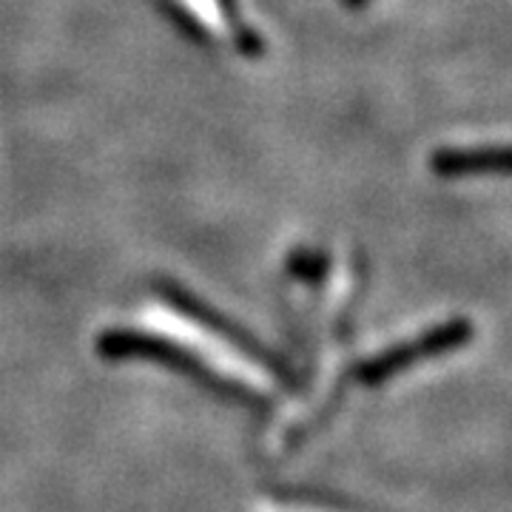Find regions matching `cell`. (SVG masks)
<instances>
[{
    "label": "cell",
    "instance_id": "cell-4",
    "mask_svg": "<svg viewBox=\"0 0 512 512\" xmlns=\"http://www.w3.org/2000/svg\"><path fill=\"white\" fill-rule=\"evenodd\" d=\"M510 151L504 146L490 148H447L436 151L433 171L441 177H461V174H487V171H507Z\"/></svg>",
    "mask_w": 512,
    "mask_h": 512
},
{
    "label": "cell",
    "instance_id": "cell-3",
    "mask_svg": "<svg viewBox=\"0 0 512 512\" xmlns=\"http://www.w3.org/2000/svg\"><path fill=\"white\" fill-rule=\"evenodd\" d=\"M473 339V325L467 319H453L447 325L427 330L424 336L413 339L410 345H396L387 348L379 356H370L362 365L356 367V379L362 384H379L396 373H402L407 367H413L416 362L433 359V356H444L450 350L464 348Z\"/></svg>",
    "mask_w": 512,
    "mask_h": 512
},
{
    "label": "cell",
    "instance_id": "cell-6",
    "mask_svg": "<svg viewBox=\"0 0 512 512\" xmlns=\"http://www.w3.org/2000/svg\"><path fill=\"white\" fill-rule=\"evenodd\" d=\"M291 274L302 282H322L328 274V256L316 251H296L291 256Z\"/></svg>",
    "mask_w": 512,
    "mask_h": 512
},
{
    "label": "cell",
    "instance_id": "cell-8",
    "mask_svg": "<svg viewBox=\"0 0 512 512\" xmlns=\"http://www.w3.org/2000/svg\"><path fill=\"white\" fill-rule=\"evenodd\" d=\"M367 0H345V6H348V9H359V6H365Z\"/></svg>",
    "mask_w": 512,
    "mask_h": 512
},
{
    "label": "cell",
    "instance_id": "cell-5",
    "mask_svg": "<svg viewBox=\"0 0 512 512\" xmlns=\"http://www.w3.org/2000/svg\"><path fill=\"white\" fill-rule=\"evenodd\" d=\"M276 498L291 501V504H305V507H316V510L330 512H396L390 507H379L353 495L336 493V490H319V487H276Z\"/></svg>",
    "mask_w": 512,
    "mask_h": 512
},
{
    "label": "cell",
    "instance_id": "cell-1",
    "mask_svg": "<svg viewBox=\"0 0 512 512\" xmlns=\"http://www.w3.org/2000/svg\"><path fill=\"white\" fill-rule=\"evenodd\" d=\"M97 353L106 356V359H114V362L117 359H148V362H157V365L168 367V370L180 373L185 379L200 382L205 390H211L214 396H220L225 402L245 404V407H251L256 413H268V407H271V402L262 393H256L254 387L234 382V379H228L222 373H214L191 350H185L177 342H168L163 336L146 333V330H106V333L97 336Z\"/></svg>",
    "mask_w": 512,
    "mask_h": 512
},
{
    "label": "cell",
    "instance_id": "cell-2",
    "mask_svg": "<svg viewBox=\"0 0 512 512\" xmlns=\"http://www.w3.org/2000/svg\"><path fill=\"white\" fill-rule=\"evenodd\" d=\"M157 291H160V296H163L168 305H174V308L183 313V316H188L191 322H197V325H202L205 330L222 336L228 345H234V348L242 350L251 362H256L259 367H265V370H268L271 376H276L279 382H285L288 387L296 384L291 367L285 365L274 350L265 348L251 330H245L242 325H237V322H231L228 316L217 313L211 305H205V302L197 299L194 293L183 291V288L174 285V282H157Z\"/></svg>",
    "mask_w": 512,
    "mask_h": 512
},
{
    "label": "cell",
    "instance_id": "cell-7",
    "mask_svg": "<svg viewBox=\"0 0 512 512\" xmlns=\"http://www.w3.org/2000/svg\"><path fill=\"white\" fill-rule=\"evenodd\" d=\"M222 3H225V9H228V15H231V18L237 20V3H234V0H222Z\"/></svg>",
    "mask_w": 512,
    "mask_h": 512
}]
</instances>
